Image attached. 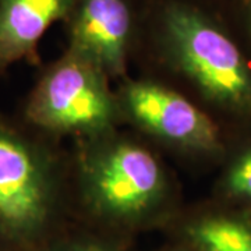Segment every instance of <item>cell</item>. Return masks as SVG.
<instances>
[{"label": "cell", "mask_w": 251, "mask_h": 251, "mask_svg": "<svg viewBox=\"0 0 251 251\" xmlns=\"http://www.w3.org/2000/svg\"><path fill=\"white\" fill-rule=\"evenodd\" d=\"M221 123L251 120V67L215 0H143L135 60Z\"/></svg>", "instance_id": "6da1fadb"}, {"label": "cell", "mask_w": 251, "mask_h": 251, "mask_svg": "<svg viewBox=\"0 0 251 251\" xmlns=\"http://www.w3.org/2000/svg\"><path fill=\"white\" fill-rule=\"evenodd\" d=\"M73 206L88 224L122 234L176 219L180 188L163 153L134 131L72 141Z\"/></svg>", "instance_id": "7a4b0ae2"}, {"label": "cell", "mask_w": 251, "mask_h": 251, "mask_svg": "<svg viewBox=\"0 0 251 251\" xmlns=\"http://www.w3.org/2000/svg\"><path fill=\"white\" fill-rule=\"evenodd\" d=\"M73 209L69 148L0 113V251H42Z\"/></svg>", "instance_id": "3957f363"}, {"label": "cell", "mask_w": 251, "mask_h": 251, "mask_svg": "<svg viewBox=\"0 0 251 251\" xmlns=\"http://www.w3.org/2000/svg\"><path fill=\"white\" fill-rule=\"evenodd\" d=\"M20 117L57 140H87L123 127L115 82L80 56L63 53L39 73Z\"/></svg>", "instance_id": "277c9868"}, {"label": "cell", "mask_w": 251, "mask_h": 251, "mask_svg": "<svg viewBox=\"0 0 251 251\" xmlns=\"http://www.w3.org/2000/svg\"><path fill=\"white\" fill-rule=\"evenodd\" d=\"M122 126L162 153L187 162L221 158L222 125L196 100L152 74L127 75L115 84Z\"/></svg>", "instance_id": "5b68a950"}, {"label": "cell", "mask_w": 251, "mask_h": 251, "mask_svg": "<svg viewBox=\"0 0 251 251\" xmlns=\"http://www.w3.org/2000/svg\"><path fill=\"white\" fill-rule=\"evenodd\" d=\"M143 0H73L63 21L64 50L80 56L116 84L135 60Z\"/></svg>", "instance_id": "8992f818"}, {"label": "cell", "mask_w": 251, "mask_h": 251, "mask_svg": "<svg viewBox=\"0 0 251 251\" xmlns=\"http://www.w3.org/2000/svg\"><path fill=\"white\" fill-rule=\"evenodd\" d=\"M73 0H0V73L35 62L46 31L67 17Z\"/></svg>", "instance_id": "52a82bcc"}, {"label": "cell", "mask_w": 251, "mask_h": 251, "mask_svg": "<svg viewBox=\"0 0 251 251\" xmlns=\"http://www.w3.org/2000/svg\"><path fill=\"white\" fill-rule=\"evenodd\" d=\"M176 222L179 244L188 251H251V219L216 208L186 214Z\"/></svg>", "instance_id": "ba28073f"}, {"label": "cell", "mask_w": 251, "mask_h": 251, "mask_svg": "<svg viewBox=\"0 0 251 251\" xmlns=\"http://www.w3.org/2000/svg\"><path fill=\"white\" fill-rule=\"evenodd\" d=\"M64 229L42 251H126L127 234L112 232L92 224L88 230L78 233H67Z\"/></svg>", "instance_id": "9c48e42d"}, {"label": "cell", "mask_w": 251, "mask_h": 251, "mask_svg": "<svg viewBox=\"0 0 251 251\" xmlns=\"http://www.w3.org/2000/svg\"><path fill=\"white\" fill-rule=\"evenodd\" d=\"M219 188L232 201L251 202V147L232 158L222 175Z\"/></svg>", "instance_id": "30bf717a"}, {"label": "cell", "mask_w": 251, "mask_h": 251, "mask_svg": "<svg viewBox=\"0 0 251 251\" xmlns=\"http://www.w3.org/2000/svg\"><path fill=\"white\" fill-rule=\"evenodd\" d=\"M236 9L242 21V27L251 39V0H236Z\"/></svg>", "instance_id": "8fae6325"}, {"label": "cell", "mask_w": 251, "mask_h": 251, "mask_svg": "<svg viewBox=\"0 0 251 251\" xmlns=\"http://www.w3.org/2000/svg\"><path fill=\"white\" fill-rule=\"evenodd\" d=\"M165 251H188V250H186L181 244H177L176 247H173V249H168V250H165Z\"/></svg>", "instance_id": "7c38bea8"}]
</instances>
